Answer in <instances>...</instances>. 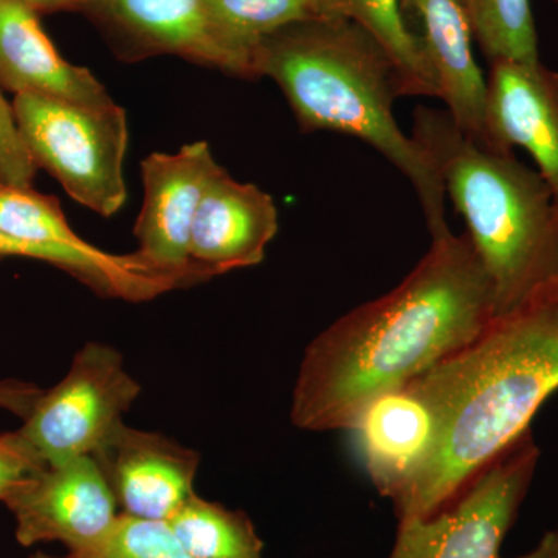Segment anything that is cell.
<instances>
[{
	"mask_svg": "<svg viewBox=\"0 0 558 558\" xmlns=\"http://www.w3.org/2000/svg\"><path fill=\"white\" fill-rule=\"evenodd\" d=\"M0 256H22L53 264L106 299L148 301L165 293L160 279L148 277L131 255H112L87 244L84 247L39 244L17 240L0 230Z\"/></svg>",
	"mask_w": 558,
	"mask_h": 558,
	"instance_id": "18",
	"label": "cell"
},
{
	"mask_svg": "<svg viewBox=\"0 0 558 558\" xmlns=\"http://www.w3.org/2000/svg\"><path fill=\"white\" fill-rule=\"evenodd\" d=\"M3 505L16 520L22 546L61 542L75 556L97 548L120 515L119 502L94 457L44 470Z\"/></svg>",
	"mask_w": 558,
	"mask_h": 558,
	"instance_id": "9",
	"label": "cell"
},
{
	"mask_svg": "<svg viewBox=\"0 0 558 558\" xmlns=\"http://www.w3.org/2000/svg\"><path fill=\"white\" fill-rule=\"evenodd\" d=\"M0 86L80 105H112L89 69L70 64L54 49L38 13L22 0H0Z\"/></svg>",
	"mask_w": 558,
	"mask_h": 558,
	"instance_id": "16",
	"label": "cell"
},
{
	"mask_svg": "<svg viewBox=\"0 0 558 558\" xmlns=\"http://www.w3.org/2000/svg\"><path fill=\"white\" fill-rule=\"evenodd\" d=\"M351 429L371 481L391 501L425 468L438 442L435 416L407 388L374 399Z\"/></svg>",
	"mask_w": 558,
	"mask_h": 558,
	"instance_id": "15",
	"label": "cell"
},
{
	"mask_svg": "<svg viewBox=\"0 0 558 558\" xmlns=\"http://www.w3.org/2000/svg\"><path fill=\"white\" fill-rule=\"evenodd\" d=\"M554 3H556V5H558V0H553Z\"/></svg>",
	"mask_w": 558,
	"mask_h": 558,
	"instance_id": "30",
	"label": "cell"
},
{
	"mask_svg": "<svg viewBox=\"0 0 558 558\" xmlns=\"http://www.w3.org/2000/svg\"><path fill=\"white\" fill-rule=\"evenodd\" d=\"M402 10L421 24L417 35L450 119L473 142L499 150L488 131L487 78L473 53L472 27L461 0H402Z\"/></svg>",
	"mask_w": 558,
	"mask_h": 558,
	"instance_id": "13",
	"label": "cell"
},
{
	"mask_svg": "<svg viewBox=\"0 0 558 558\" xmlns=\"http://www.w3.org/2000/svg\"><path fill=\"white\" fill-rule=\"evenodd\" d=\"M2 189H3V186H2V185H0V190H2Z\"/></svg>",
	"mask_w": 558,
	"mask_h": 558,
	"instance_id": "31",
	"label": "cell"
},
{
	"mask_svg": "<svg viewBox=\"0 0 558 558\" xmlns=\"http://www.w3.org/2000/svg\"><path fill=\"white\" fill-rule=\"evenodd\" d=\"M49 465L22 438L20 432L0 435V501L38 476Z\"/></svg>",
	"mask_w": 558,
	"mask_h": 558,
	"instance_id": "25",
	"label": "cell"
},
{
	"mask_svg": "<svg viewBox=\"0 0 558 558\" xmlns=\"http://www.w3.org/2000/svg\"><path fill=\"white\" fill-rule=\"evenodd\" d=\"M38 170L22 138L13 106L0 92V185L3 189H33Z\"/></svg>",
	"mask_w": 558,
	"mask_h": 558,
	"instance_id": "24",
	"label": "cell"
},
{
	"mask_svg": "<svg viewBox=\"0 0 558 558\" xmlns=\"http://www.w3.org/2000/svg\"><path fill=\"white\" fill-rule=\"evenodd\" d=\"M513 558H558V526L546 532L534 549Z\"/></svg>",
	"mask_w": 558,
	"mask_h": 558,
	"instance_id": "28",
	"label": "cell"
},
{
	"mask_svg": "<svg viewBox=\"0 0 558 558\" xmlns=\"http://www.w3.org/2000/svg\"><path fill=\"white\" fill-rule=\"evenodd\" d=\"M13 110L36 167L49 171L73 201L102 218L124 207L126 110L116 102L89 106L36 94L16 95Z\"/></svg>",
	"mask_w": 558,
	"mask_h": 558,
	"instance_id": "5",
	"label": "cell"
},
{
	"mask_svg": "<svg viewBox=\"0 0 558 558\" xmlns=\"http://www.w3.org/2000/svg\"><path fill=\"white\" fill-rule=\"evenodd\" d=\"M252 70L278 84L301 132L362 140L402 172L432 238L450 230L442 180L395 117V101L405 98L399 70L368 31L343 17L293 22L259 44Z\"/></svg>",
	"mask_w": 558,
	"mask_h": 558,
	"instance_id": "3",
	"label": "cell"
},
{
	"mask_svg": "<svg viewBox=\"0 0 558 558\" xmlns=\"http://www.w3.org/2000/svg\"><path fill=\"white\" fill-rule=\"evenodd\" d=\"M461 2H462V0H461Z\"/></svg>",
	"mask_w": 558,
	"mask_h": 558,
	"instance_id": "32",
	"label": "cell"
},
{
	"mask_svg": "<svg viewBox=\"0 0 558 558\" xmlns=\"http://www.w3.org/2000/svg\"><path fill=\"white\" fill-rule=\"evenodd\" d=\"M531 429L520 436L450 505L427 520L399 523L388 558H501L537 470Z\"/></svg>",
	"mask_w": 558,
	"mask_h": 558,
	"instance_id": "7",
	"label": "cell"
},
{
	"mask_svg": "<svg viewBox=\"0 0 558 558\" xmlns=\"http://www.w3.org/2000/svg\"><path fill=\"white\" fill-rule=\"evenodd\" d=\"M31 558H80V557L75 556V554H70V553H69V556H65V557H53V556H47V554H44V553H36V554H33V556Z\"/></svg>",
	"mask_w": 558,
	"mask_h": 558,
	"instance_id": "29",
	"label": "cell"
},
{
	"mask_svg": "<svg viewBox=\"0 0 558 558\" xmlns=\"http://www.w3.org/2000/svg\"><path fill=\"white\" fill-rule=\"evenodd\" d=\"M0 230L17 240L84 247L89 244L70 229L60 202L33 189L0 190Z\"/></svg>",
	"mask_w": 558,
	"mask_h": 558,
	"instance_id": "22",
	"label": "cell"
},
{
	"mask_svg": "<svg viewBox=\"0 0 558 558\" xmlns=\"http://www.w3.org/2000/svg\"><path fill=\"white\" fill-rule=\"evenodd\" d=\"M92 457L123 513L135 519L167 523L194 495L199 453L159 433L121 422Z\"/></svg>",
	"mask_w": 558,
	"mask_h": 558,
	"instance_id": "10",
	"label": "cell"
},
{
	"mask_svg": "<svg viewBox=\"0 0 558 558\" xmlns=\"http://www.w3.org/2000/svg\"><path fill=\"white\" fill-rule=\"evenodd\" d=\"M84 14L124 62L175 54L216 69L202 0H86Z\"/></svg>",
	"mask_w": 558,
	"mask_h": 558,
	"instance_id": "14",
	"label": "cell"
},
{
	"mask_svg": "<svg viewBox=\"0 0 558 558\" xmlns=\"http://www.w3.org/2000/svg\"><path fill=\"white\" fill-rule=\"evenodd\" d=\"M193 558H264V542L247 513L194 494L167 521Z\"/></svg>",
	"mask_w": 558,
	"mask_h": 558,
	"instance_id": "20",
	"label": "cell"
},
{
	"mask_svg": "<svg viewBox=\"0 0 558 558\" xmlns=\"http://www.w3.org/2000/svg\"><path fill=\"white\" fill-rule=\"evenodd\" d=\"M317 16L311 0H202V17L216 69L253 80V57L286 25Z\"/></svg>",
	"mask_w": 558,
	"mask_h": 558,
	"instance_id": "17",
	"label": "cell"
},
{
	"mask_svg": "<svg viewBox=\"0 0 558 558\" xmlns=\"http://www.w3.org/2000/svg\"><path fill=\"white\" fill-rule=\"evenodd\" d=\"M142 387L116 348L87 343L60 384L44 391L17 432L49 468L92 457L109 438Z\"/></svg>",
	"mask_w": 558,
	"mask_h": 558,
	"instance_id": "6",
	"label": "cell"
},
{
	"mask_svg": "<svg viewBox=\"0 0 558 558\" xmlns=\"http://www.w3.org/2000/svg\"><path fill=\"white\" fill-rule=\"evenodd\" d=\"M411 137L442 180L492 279L497 315L558 277V208L538 171L513 150L468 137L446 109L417 106Z\"/></svg>",
	"mask_w": 558,
	"mask_h": 558,
	"instance_id": "4",
	"label": "cell"
},
{
	"mask_svg": "<svg viewBox=\"0 0 558 558\" xmlns=\"http://www.w3.org/2000/svg\"><path fill=\"white\" fill-rule=\"evenodd\" d=\"M319 17H343L374 36L395 61L405 97L439 98L438 80L417 32L411 28L402 0H311Z\"/></svg>",
	"mask_w": 558,
	"mask_h": 558,
	"instance_id": "19",
	"label": "cell"
},
{
	"mask_svg": "<svg viewBox=\"0 0 558 558\" xmlns=\"http://www.w3.org/2000/svg\"><path fill=\"white\" fill-rule=\"evenodd\" d=\"M462 5L488 62L539 61L531 0H462Z\"/></svg>",
	"mask_w": 558,
	"mask_h": 558,
	"instance_id": "21",
	"label": "cell"
},
{
	"mask_svg": "<svg viewBox=\"0 0 558 558\" xmlns=\"http://www.w3.org/2000/svg\"><path fill=\"white\" fill-rule=\"evenodd\" d=\"M403 388L432 411L438 442L392 501L399 523L427 520L453 505L531 429L539 407L557 391L558 277Z\"/></svg>",
	"mask_w": 558,
	"mask_h": 558,
	"instance_id": "2",
	"label": "cell"
},
{
	"mask_svg": "<svg viewBox=\"0 0 558 558\" xmlns=\"http://www.w3.org/2000/svg\"><path fill=\"white\" fill-rule=\"evenodd\" d=\"M80 558H193L165 521L120 513L108 537Z\"/></svg>",
	"mask_w": 558,
	"mask_h": 558,
	"instance_id": "23",
	"label": "cell"
},
{
	"mask_svg": "<svg viewBox=\"0 0 558 558\" xmlns=\"http://www.w3.org/2000/svg\"><path fill=\"white\" fill-rule=\"evenodd\" d=\"M36 13H54V11H81L86 0H22Z\"/></svg>",
	"mask_w": 558,
	"mask_h": 558,
	"instance_id": "27",
	"label": "cell"
},
{
	"mask_svg": "<svg viewBox=\"0 0 558 558\" xmlns=\"http://www.w3.org/2000/svg\"><path fill=\"white\" fill-rule=\"evenodd\" d=\"M220 165L207 142L174 154L154 153L142 161V211L135 220V260L150 277L185 288L205 281L191 260V233L209 180Z\"/></svg>",
	"mask_w": 558,
	"mask_h": 558,
	"instance_id": "8",
	"label": "cell"
},
{
	"mask_svg": "<svg viewBox=\"0 0 558 558\" xmlns=\"http://www.w3.org/2000/svg\"><path fill=\"white\" fill-rule=\"evenodd\" d=\"M487 124L495 148L531 154L558 208V73L542 61L490 62Z\"/></svg>",
	"mask_w": 558,
	"mask_h": 558,
	"instance_id": "12",
	"label": "cell"
},
{
	"mask_svg": "<svg viewBox=\"0 0 558 558\" xmlns=\"http://www.w3.org/2000/svg\"><path fill=\"white\" fill-rule=\"evenodd\" d=\"M497 317L494 284L468 233L432 238L424 258L380 299L337 319L304 352L292 422L351 429L374 399L407 387Z\"/></svg>",
	"mask_w": 558,
	"mask_h": 558,
	"instance_id": "1",
	"label": "cell"
},
{
	"mask_svg": "<svg viewBox=\"0 0 558 558\" xmlns=\"http://www.w3.org/2000/svg\"><path fill=\"white\" fill-rule=\"evenodd\" d=\"M43 392L44 389L36 387L35 384L14 379L2 380L0 381V409L10 411L25 421L31 416Z\"/></svg>",
	"mask_w": 558,
	"mask_h": 558,
	"instance_id": "26",
	"label": "cell"
},
{
	"mask_svg": "<svg viewBox=\"0 0 558 558\" xmlns=\"http://www.w3.org/2000/svg\"><path fill=\"white\" fill-rule=\"evenodd\" d=\"M278 227L274 197L253 183L238 182L219 167L197 208L191 260L207 279L258 266Z\"/></svg>",
	"mask_w": 558,
	"mask_h": 558,
	"instance_id": "11",
	"label": "cell"
}]
</instances>
